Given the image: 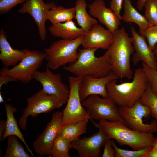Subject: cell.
Listing matches in <instances>:
<instances>
[{"instance_id": "6da1fadb", "label": "cell", "mask_w": 157, "mask_h": 157, "mask_svg": "<svg viewBox=\"0 0 157 157\" xmlns=\"http://www.w3.org/2000/svg\"><path fill=\"white\" fill-rule=\"evenodd\" d=\"M91 122L97 128H100L109 139L115 140L121 146L127 145L134 150L152 146L155 137L153 133H143L128 127L121 121H99L98 123Z\"/></svg>"}, {"instance_id": "7a4b0ae2", "label": "cell", "mask_w": 157, "mask_h": 157, "mask_svg": "<svg viewBox=\"0 0 157 157\" xmlns=\"http://www.w3.org/2000/svg\"><path fill=\"white\" fill-rule=\"evenodd\" d=\"M113 33V43L107 50L112 71L119 78L129 80L134 72L131 68V57L134 52L132 37H129L123 27Z\"/></svg>"}, {"instance_id": "3957f363", "label": "cell", "mask_w": 157, "mask_h": 157, "mask_svg": "<svg viewBox=\"0 0 157 157\" xmlns=\"http://www.w3.org/2000/svg\"><path fill=\"white\" fill-rule=\"evenodd\" d=\"M97 48L78 49V58L74 62L65 66L63 69L76 76L83 77L88 76L95 78L108 76L112 71L108 51L102 56L97 57Z\"/></svg>"}, {"instance_id": "277c9868", "label": "cell", "mask_w": 157, "mask_h": 157, "mask_svg": "<svg viewBox=\"0 0 157 157\" xmlns=\"http://www.w3.org/2000/svg\"><path fill=\"white\" fill-rule=\"evenodd\" d=\"M130 82L118 84L117 79L110 81L106 86L108 97L119 106H132L142 97L149 83L142 68H138L133 73Z\"/></svg>"}, {"instance_id": "5b68a950", "label": "cell", "mask_w": 157, "mask_h": 157, "mask_svg": "<svg viewBox=\"0 0 157 157\" xmlns=\"http://www.w3.org/2000/svg\"><path fill=\"white\" fill-rule=\"evenodd\" d=\"M84 35L71 40L62 39L53 42L44 49L47 65L53 70L58 69L67 64L75 62L78 58L77 50L81 45Z\"/></svg>"}, {"instance_id": "8992f818", "label": "cell", "mask_w": 157, "mask_h": 157, "mask_svg": "<svg viewBox=\"0 0 157 157\" xmlns=\"http://www.w3.org/2000/svg\"><path fill=\"white\" fill-rule=\"evenodd\" d=\"M27 106L24 109L19 119L20 128L24 130L26 129L28 117H35L39 114L47 113L60 108L67 102L61 98L49 94L42 89L26 99Z\"/></svg>"}, {"instance_id": "52a82bcc", "label": "cell", "mask_w": 157, "mask_h": 157, "mask_svg": "<svg viewBox=\"0 0 157 157\" xmlns=\"http://www.w3.org/2000/svg\"><path fill=\"white\" fill-rule=\"evenodd\" d=\"M25 53L24 58L16 66L11 69L4 67L0 75H10L24 84L29 83L33 79L34 72L38 70L44 60L46 55L44 51L23 49Z\"/></svg>"}, {"instance_id": "ba28073f", "label": "cell", "mask_w": 157, "mask_h": 157, "mask_svg": "<svg viewBox=\"0 0 157 157\" xmlns=\"http://www.w3.org/2000/svg\"><path fill=\"white\" fill-rule=\"evenodd\" d=\"M119 112L125 124L131 129L138 132L154 133L157 132V123L155 119L150 124L145 123L143 120L151 115V110L147 105L139 100L132 106H118Z\"/></svg>"}, {"instance_id": "9c48e42d", "label": "cell", "mask_w": 157, "mask_h": 157, "mask_svg": "<svg viewBox=\"0 0 157 157\" xmlns=\"http://www.w3.org/2000/svg\"><path fill=\"white\" fill-rule=\"evenodd\" d=\"M81 103L93 120H120L125 124L119 113L118 107L109 97L101 98L97 95H92L82 101Z\"/></svg>"}, {"instance_id": "30bf717a", "label": "cell", "mask_w": 157, "mask_h": 157, "mask_svg": "<svg viewBox=\"0 0 157 157\" xmlns=\"http://www.w3.org/2000/svg\"><path fill=\"white\" fill-rule=\"evenodd\" d=\"M83 77L70 76L68 79L70 90L67 105L63 110L62 126L77 120H91L89 114L82 104L79 90Z\"/></svg>"}, {"instance_id": "8fae6325", "label": "cell", "mask_w": 157, "mask_h": 157, "mask_svg": "<svg viewBox=\"0 0 157 157\" xmlns=\"http://www.w3.org/2000/svg\"><path fill=\"white\" fill-rule=\"evenodd\" d=\"M63 114V112L60 111L53 113L45 130L33 142V148L38 155H50L54 139L62 126Z\"/></svg>"}, {"instance_id": "7c38bea8", "label": "cell", "mask_w": 157, "mask_h": 157, "mask_svg": "<svg viewBox=\"0 0 157 157\" xmlns=\"http://www.w3.org/2000/svg\"><path fill=\"white\" fill-rule=\"evenodd\" d=\"M32 77L41 84L45 92L56 96L67 102L69 94V88L62 82L60 73L53 72L46 65L45 71L37 70L33 74Z\"/></svg>"}, {"instance_id": "4fadbf2b", "label": "cell", "mask_w": 157, "mask_h": 157, "mask_svg": "<svg viewBox=\"0 0 157 157\" xmlns=\"http://www.w3.org/2000/svg\"><path fill=\"white\" fill-rule=\"evenodd\" d=\"M56 6L55 3L52 2L45 3L44 0H28L23 3L18 12L28 13L32 17L37 26L40 39L44 41L46 38L45 23L47 20L48 13Z\"/></svg>"}, {"instance_id": "5bb4252c", "label": "cell", "mask_w": 157, "mask_h": 157, "mask_svg": "<svg viewBox=\"0 0 157 157\" xmlns=\"http://www.w3.org/2000/svg\"><path fill=\"white\" fill-rule=\"evenodd\" d=\"M89 137L79 138L71 142V148L76 150L80 157H99L101 148L109 138L100 128Z\"/></svg>"}, {"instance_id": "9a60e30c", "label": "cell", "mask_w": 157, "mask_h": 157, "mask_svg": "<svg viewBox=\"0 0 157 157\" xmlns=\"http://www.w3.org/2000/svg\"><path fill=\"white\" fill-rule=\"evenodd\" d=\"M119 77L112 71L108 76L100 78L85 76L81 80L79 94L81 101L93 94L101 96L102 97H108L106 86L107 83L113 79L118 80Z\"/></svg>"}, {"instance_id": "2e32d148", "label": "cell", "mask_w": 157, "mask_h": 157, "mask_svg": "<svg viewBox=\"0 0 157 157\" xmlns=\"http://www.w3.org/2000/svg\"><path fill=\"white\" fill-rule=\"evenodd\" d=\"M131 29L134 50L131 56L133 63L136 65L141 61L150 67L157 69V61L153 51L146 42V38L137 33L132 26Z\"/></svg>"}, {"instance_id": "e0dca14e", "label": "cell", "mask_w": 157, "mask_h": 157, "mask_svg": "<svg viewBox=\"0 0 157 157\" xmlns=\"http://www.w3.org/2000/svg\"><path fill=\"white\" fill-rule=\"evenodd\" d=\"M113 39V33L98 24H94L84 35L81 44L83 49H108Z\"/></svg>"}, {"instance_id": "ac0fdd59", "label": "cell", "mask_w": 157, "mask_h": 157, "mask_svg": "<svg viewBox=\"0 0 157 157\" xmlns=\"http://www.w3.org/2000/svg\"><path fill=\"white\" fill-rule=\"evenodd\" d=\"M89 14L97 18L107 29L113 33L119 29L120 20L110 8L106 6L103 0H95L88 5Z\"/></svg>"}, {"instance_id": "d6986e66", "label": "cell", "mask_w": 157, "mask_h": 157, "mask_svg": "<svg viewBox=\"0 0 157 157\" xmlns=\"http://www.w3.org/2000/svg\"><path fill=\"white\" fill-rule=\"evenodd\" d=\"M3 29L0 31V60L4 67L8 68L17 65L25 57V53L21 50L13 49L7 40Z\"/></svg>"}, {"instance_id": "ffe728a7", "label": "cell", "mask_w": 157, "mask_h": 157, "mask_svg": "<svg viewBox=\"0 0 157 157\" xmlns=\"http://www.w3.org/2000/svg\"><path fill=\"white\" fill-rule=\"evenodd\" d=\"M48 30L54 37L71 40L84 35L86 33L81 28L77 27L72 20L52 24Z\"/></svg>"}, {"instance_id": "44dd1931", "label": "cell", "mask_w": 157, "mask_h": 157, "mask_svg": "<svg viewBox=\"0 0 157 157\" xmlns=\"http://www.w3.org/2000/svg\"><path fill=\"white\" fill-rule=\"evenodd\" d=\"M5 108L6 116V126L1 141H3L10 136H15L21 140L32 156L34 157L33 152L26 142L24 136L19 129L17 120L14 117V113L17 111V109L10 104H5Z\"/></svg>"}, {"instance_id": "7402d4cb", "label": "cell", "mask_w": 157, "mask_h": 157, "mask_svg": "<svg viewBox=\"0 0 157 157\" xmlns=\"http://www.w3.org/2000/svg\"><path fill=\"white\" fill-rule=\"evenodd\" d=\"M124 13L122 20L126 22H133L138 26V33L140 35L149 27L144 15L139 13L132 4L131 0H124Z\"/></svg>"}, {"instance_id": "603a6c76", "label": "cell", "mask_w": 157, "mask_h": 157, "mask_svg": "<svg viewBox=\"0 0 157 157\" xmlns=\"http://www.w3.org/2000/svg\"><path fill=\"white\" fill-rule=\"evenodd\" d=\"M89 120L88 119L77 120L62 126L58 134L72 142L81 135L86 133Z\"/></svg>"}, {"instance_id": "cb8c5ba5", "label": "cell", "mask_w": 157, "mask_h": 157, "mask_svg": "<svg viewBox=\"0 0 157 157\" xmlns=\"http://www.w3.org/2000/svg\"><path fill=\"white\" fill-rule=\"evenodd\" d=\"M87 4L85 0H77L76 2L75 19L78 24L86 33L98 21L92 17L86 11Z\"/></svg>"}, {"instance_id": "d4e9b609", "label": "cell", "mask_w": 157, "mask_h": 157, "mask_svg": "<svg viewBox=\"0 0 157 157\" xmlns=\"http://www.w3.org/2000/svg\"><path fill=\"white\" fill-rule=\"evenodd\" d=\"M75 7L66 8L63 6H55L49 11L47 20L52 24L64 22L74 18Z\"/></svg>"}, {"instance_id": "484cf974", "label": "cell", "mask_w": 157, "mask_h": 157, "mask_svg": "<svg viewBox=\"0 0 157 157\" xmlns=\"http://www.w3.org/2000/svg\"><path fill=\"white\" fill-rule=\"evenodd\" d=\"M70 148L71 142L58 133L54 139L50 155L52 157H70L69 151Z\"/></svg>"}, {"instance_id": "4316f807", "label": "cell", "mask_w": 157, "mask_h": 157, "mask_svg": "<svg viewBox=\"0 0 157 157\" xmlns=\"http://www.w3.org/2000/svg\"><path fill=\"white\" fill-rule=\"evenodd\" d=\"M4 157H30L25 151L24 147L14 135L8 137L7 147Z\"/></svg>"}, {"instance_id": "83f0119b", "label": "cell", "mask_w": 157, "mask_h": 157, "mask_svg": "<svg viewBox=\"0 0 157 157\" xmlns=\"http://www.w3.org/2000/svg\"><path fill=\"white\" fill-rule=\"evenodd\" d=\"M139 101L142 104L149 107L151 110V115L157 123V96L152 90L149 83Z\"/></svg>"}, {"instance_id": "f1b7e54d", "label": "cell", "mask_w": 157, "mask_h": 157, "mask_svg": "<svg viewBox=\"0 0 157 157\" xmlns=\"http://www.w3.org/2000/svg\"><path fill=\"white\" fill-rule=\"evenodd\" d=\"M110 142L115 150V157H145L147 153L152 148V146H151L138 150H126L118 147L113 140H110Z\"/></svg>"}, {"instance_id": "f546056e", "label": "cell", "mask_w": 157, "mask_h": 157, "mask_svg": "<svg viewBox=\"0 0 157 157\" xmlns=\"http://www.w3.org/2000/svg\"><path fill=\"white\" fill-rule=\"evenodd\" d=\"M144 6V16L149 26L157 24V0H147Z\"/></svg>"}, {"instance_id": "4dcf8cb0", "label": "cell", "mask_w": 157, "mask_h": 157, "mask_svg": "<svg viewBox=\"0 0 157 157\" xmlns=\"http://www.w3.org/2000/svg\"><path fill=\"white\" fill-rule=\"evenodd\" d=\"M141 65L152 90L157 96V69L152 68L144 63Z\"/></svg>"}, {"instance_id": "1f68e13d", "label": "cell", "mask_w": 157, "mask_h": 157, "mask_svg": "<svg viewBox=\"0 0 157 157\" xmlns=\"http://www.w3.org/2000/svg\"><path fill=\"white\" fill-rule=\"evenodd\" d=\"M140 35L145 37L149 47L152 50L157 43V24L149 26Z\"/></svg>"}, {"instance_id": "d6a6232c", "label": "cell", "mask_w": 157, "mask_h": 157, "mask_svg": "<svg viewBox=\"0 0 157 157\" xmlns=\"http://www.w3.org/2000/svg\"><path fill=\"white\" fill-rule=\"evenodd\" d=\"M27 0H0V15L7 13L17 4L24 3Z\"/></svg>"}, {"instance_id": "836d02e7", "label": "cell", "mask_w": 157, "mask_h": 157, "mask_svg": "<svg viewBox=\"0 0 157 157\" xmlns=\"http://www.w3.org/2000/svg\"><path fill=\"white\" fill-rule=\"evenodd\" d=\"M124 0H112L110 3V8L120 20H122V16L120 11Z\"/></svg>"}, {"instance_id": "e575fe53", "label": "cell", "mask_w": 157, "mask_h": 157, "mask_svg": "<svg viewBox=\"0 0 157 157\" xmlns=\"http://www.w3.org/2000/svg\"><path fill=\"white\" fill-rule=\"evenodd\" d=\"M110 139H108L105 142L104 150L102 154L103 157H115L116 152L114 148L112 147Z\"/></svg>"}, {"instance_id": "d590c367", "label": "cell", "mask_w": 157, "mask_h": 157, "mask_svg": "<svg viewBox=\"0 0 157 157\" xmlns=\"http://www.w3.org/2000/svg\"><path fill=\"white\" fill-rule=\"evenodd\" d=\"M17 80L8 75H0V89L3 85H5L10 81H16Z\"/></svg>"}, {"instance_id": "8d00e7d4", "label": "cell", "mask_w": 157, "mask_h": 157, "mask_svg": "<svg viewBox=\"0 0 157 157\" xmlns=\"http://www.w3.org/2000/svg\"><path fill=\"white\" fill-rule=\"evenodd\" d=\"M6 121L5 120H0V140H1L2 136L5 131L6 126Z\"/></svg>"}, {"instance_id": "74e56055", "label": "cell", "mask_w": 157, "mask_h": 157, "mask_svg": "<svg viewBox=\"0 0 157 157\" xmlns=\"http://www.w3.org/2000/svg\"><path fill=\"white\" fill-rule=\"evenodd\" d=\"M147 0H137L136 3L137 8L139 11H140L142 10Z\"/></svg>"}, {"instance_id": "f35d334b", "label": "cell", "mask_w": 157, "mask_h": 157, "mask_svg": "<svg viewBox=\"0 0 157 157\" xmlns=\"http://www.w3.org/2000/svg\"><path fill=\"white\" fill-rule=\"evenodd\" d=\"M145 157H157V151L152 148L146 154Z\"/></svg>"}, {"instance_id": "ab89813d", "label": "cell", "mask_w": 157, "mask_h": 157, "mask_svg": "<svg viewBox=\"0 0 157 157\" xmlns=\"http://www.w3.org/2000/svg\"><path fill=\"white\" fill-rule=\"evenodd\" d=\"M152 147L157 151V136L154 138L152 144Z\"/></svg>"}, {"instance_id": "60d3db41", "label": "cell", "mask_w": 157, "mask_h": 157, "mask_svg": "<svg viewBox=\"0 0 157 157\" xmlns=\"http://www.w3.org/2000/svg\"><path fill=\"white\" fill-rule=\"evenodd\" d=\"M152 51L157 61V43L155 45Z\"/></svg>"}, {"instance_id": "b9f144b4", "label": "cell", "mask_w": 157, "mask_h": 157, "mask_svg": "<svg viewBox=\"0 0 157 157\" xmlns=\"http://www.w3.org/2000/svg\"><path fill=\"white\" fill-rule=\"evenodd\" d=\"M4 102V101L3 97L2 96L1 92L0 93V103Z\"/></svg>"}]
</instances>
